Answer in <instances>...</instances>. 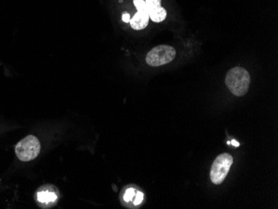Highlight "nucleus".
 Wrapping results in <instances>:
<instances>
[{"mask_svg":"<svg viewBox=\"0 0 278 209\" xmlns=\"http://www.w3.org/2000/svg\"><path fill=\"white\" fill-rule=\"evenodd\" d=\"M250 83L249 73L244 67H233L228 71L226 76L227 88H229L232 94L237 97H241L247 94Z\"/></svg>","mask_w":278,"mask_h":209,"instance_id":"nucleus-1","label":"nucleus"},{"mask_svg":"<svg viewBox=\"0 0 278 209\" xmlns=\"http://www.w3.org/2000/svg\"><path fill=\"white\" fill-rule=\"evenodd\" d=\"M149 22V14L148 10H139L132 19H130V24L135 30H141L146 28Z\"/></svg>","mask_w":278,"mask_h":209,"instance_id":"nucleus-5","label":"nucleus"},{"mask_svg":"<svg viewBox=\"0 0 278 209\" xmlns=\"http://www.w3.org/2000/svg\"><path fill=\"white\" fill-rule=\"evenodd\" d=\"M145 3H146L147 10L149 13L154 9L161 7L162 1L161 0H145Z\"/></svg>","mask_w":278,"mask_h":209,"instance_id":"nucleus-8","label":"nucleus"},{"mask_svg":"<svg viewBox=\"0 0 278 209\" xmlns=\"http://www.w3.org/2000/svg\"><path fill=\"white\" fill-rule=\"evenodd\" d=\"M122 19H123V21L125 22V23H129L130 19H131L130 14H128V13H126V12H124L123 14V16H122Z\"/></svg>","mask_w":278,"mask_h":209,"instance_id":"nucleus-12","label":"nucleus"},{"mask_svg":"<svg viewBox=\"0 0 278 209\" xmlns=\"http://www.w3.org/2000/svg\"><path fill=\"white\" fill-rule=\"evenodd\" d=\"M38 199L42 203H47V202H53L57 199V196L52 192L49 191H43L38 194Z\"/></svg>","mask_w":278,"mask_h":209,"instance_id":"nucleus-7","label":"nucleus"},{"mask_svg":"<svg viewBox=\"0 0 278 209\" xmlns=\"http://www.w3.org/2000/svg\"><path fill=\"white\" fill-rule=\"evenodd\" d=\"M135 7L137 9V11L139 10H147L146 3L145 0H133Z\"/></svg>","mask_w":278,"mask_h":209,"instance_id":"nucleus-10","label":"nucleus"},{"mask_svg":"<svg viewBox=\"0 0 278 209\" xmlns=\"http://www.w3.org/2000/svg\"><path fill=\"white\" fill-rule=\"evenodd\" d=\"M40 149V140L33 135H28L18 143L15 147V154L19 160L28 162L37 158Z\"/></svg>","mask_w":278,"mask_h":209,"instance_id":"nucleus-2","label":"nucleus"},{"mask_svg":"<svg viewBox=\"0 0 278 209\" xmlns=\"http://www.w3.org/2000/svg\"><path fill=\"white\" fill-rule=\"evenodd\" d=\"M149 19L156 23H160L167 18V11L162 6L149 12Z\"/></svg>","mask_w":278,"mask_h":209,"instance_id":"nucleus-6","label":"nucleus"},{"mask_svg":"<svg viewBox=\"0 0 278 209\" xmlns=\"http://www.w3.org/2000/svg\"><path fill=\"white\" fill-rule=\"evenodd\" d=\"M233 163V158L228 154L218 156L212 165L210 178L216 185H219L224 181Z\"/></svg>","mask_w":278,"mask_h":209,"instance_id":"nucleus-4","label":"nucleus"},{"mask_svg":"<svg viewBox=\"0 0 278 209\" xmlns=\"http://www.w3.org/2000/svg\"><path fill=\"white\" fill-rule=\"evenodd\" d=\"M227 144H228V145H230V144H231V142H230V141H228V142H227Z\"/></svg>","mask_w":278,"mask_h":209,"instance_id":"nucleus-14","label":"nucleus"},{"mask_svg":"<svg viewBox=\"0 0 278 209\" xmlns=\"http://www.w3.org/2000/svg\"><path fill=\"white\" fill-rule=\"evenodd\" d=\"M135 194H136V191L133 188H128L126 191L124 195H123V199L125 202H131L134 198Z\"/></svg>","mask_w":278,"mask_h":209,"instance_id":"nucleus-9","label":"nucleus"},{"mask_svg":"<svg viewBox=\"0 0 278 209\" xmlns=\"http://www.w3.org/2000/svg\"><path fill=\"white\" fill-rule=\"evenodd\" d=\"M176 57V50L169 45H159L153 48L147 54L146 62L152 67L164 65L173 60Z\"/></svg>","mask_w":278,"mask_h":209,"instance_id":"nucleus-3","label":"nucleus"},{"mask_svg":"<svg viewBox=\"0 0 278 209\" xmlns=\"http://www.w3.org/2000/svg\"><path fill=\"white\" fill-rule=\"evenodd\" d=\"M231 144H232L234 147H239V145H240V144L238 142H236V140H232Z\"/></svg>","mask_w":278,"mask_h":209,"instance_id":"nucleus-13","label":"nucleus"},{"mask_svg":"<svg viewBox=\"0 0 278 209\" xmlns=\"http://www.w3.org/2000/svg\"><path fill=\"white\" fill-rule=\"evenodd\" d=\"M143 200H144V193H141V192H136L134 198L132 200L133 204H134L135 206H137V205L141 204L142 202H143Z\"/></svg>","mask_w":278,"mask_h":209,"instance_id":"nucleus-11","label":"nucleus"}]
</instances>
